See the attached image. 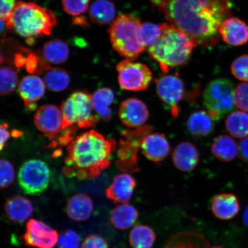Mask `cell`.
Instances as JSON below:
<instances>
[{"label":"cell","mask_w":248,"mask_h":248,"mask_svg":"<svg viewBox=\"0 0 248 248\" xmlns=\"http://www.w3.org/2000/svg\"><path fill=\"white\" fill-rule=\"evenodd\" d=\"M150 1L154 5L159 8L162 6L163 2V0H150Z\"/></svg>","instance_id":"obj_45"},{"label":"cell","mask_w":248,"mask_h":248,"mask_svg":"<svg viewBox=\"0 0 248 248\" xmlns=\"http://www.w3.org/2000/svg\"><path fill=\"white\" fill-rule=\"evenodd\" d=\"M231 71L235 78L248 82V54L235 59L231 65Z\"/></svg>","instance_id":"obj_36"},{"label":"cell","mask_w":248,"mask_h":248,"mask_svg":"<svg viewBox=\"0 0 248 248\" xmlns=\"http://www.w3.org/2000/svg\"><path fill=\"white\" fill-rule=\"evenodd\" d=\"M4 211L11 221L22 223L32 215L33 207L30 200L18 195L8 198L5 203Z\"/></svg>","instance_id":"obj_21"},{"label":"cell","mask_w":248,"mask_h":248,"mask_svg":"<svg viewBox=\"0 0 248 248\" xmlns=\"http://www.w3.org/2000/svg\"><path fill=\"white\" fill-rule=\"evenodd\" d=\"M223 248L222 247H219V246H215V247H213L212 248Z\"/></svg>","instance_id":"obj_46"},{"label":"cell","mask_w":248,"mask_h":248,"mask_svg":"<svg viewBox=\"0 0 248 248\" xmlns=\"http://www.w3.org/2000/svg\"><path fill=\"white\" fill-rule=\"evenodd\" d=\"M18 77L14 70L2 67L0 71V92L2 96L10 94L16 88Z\"/></svg>","instance_id":"obj_34"},{"label":"cell","mask_w":248,"mask_h":248,"mask_svg":"<svg viewBox=\"0 0 248 248\" xmlns=\"http://www.w3.org/2000/svg\"><path fill=\"white\" fill-rule=\"evenodd\" d=\"M0 184L1 188L4 189L14 181L15 172L13 165L9 161L1 159L0 162Z\"/></svg>","instance_id":"obj_38"},{"label":"cell","mask_w":248,"mask_h":248,"mask_svg":"<svg viewBox=\"0 0 248 248\" xmlns=\"http://www.w3.org/2000/svg\"><path fill=\"white\" fill-rule=\"evenodd\" d=\"M172 159L176 169L184 172L191 171L199 163V151L191 142H182L173 150Z\"/></svg>","instance_id":"obj_19"},{"label":"cell","mask_w":248,"mask_h":248,"mask_svg":"<svg viewBox=\"0 0 248 248\" xmlns=\"http://www.w3.org/2000/svg\"><path fill=\"white\" fill-rule=\"evenodd\" d=\"M46 88L49 91L59 92L64 91L70 83V77L67 71L61 68H50L44 76Z\"/></svg>","instance_id":"obj_32"},{"label":"cell","mask_w":248,"mask_h":248,"mask_svg":"<svg viewBox=\"0 0 248 248\" xmlns=\"http://www.w3.org/2000/svg\"><path fill=\"white\" fill-rule=\"evenodd\" d=\"M119 116L122 123L129 128H140L148 119L149 110L143 101L130 98L121 104Z\"/></svg>","instance_id":"obj_14"},{"label":"cell","mask_w":248,"mask_h":248,"mask_svg":"<svg viewBox=\"0 0 248 248\" xmlns=\"http://www.w3.org/2000/svg\"><path fill=\"white\" fill-rule=\"evenodd\" d=\"M215 122L207 111H195L188 117L187 123L188 131L194 136L204 137L213 132Z\"/></svg>","instance_id":"obj_23"},{"label":"cell","mask_w":248,"mask_h":248,"mask_svg":"<svg viewBox=\"0 0 248 248\" xmlns=\"http://www.w3.org/2000/svg\"><path fill=\"white\" fill-rule=\"evenodd\" d=\"M117 142L91 130L79 135L67 147L68 156L62 170L68 178L93 179L109 167Z\"/></svg>","instance_id":"obj_2"},{"label":"cell","mask_w":248,"mask_h":248,"mask_svg":"<svg viewBox=\"0 0 248 248\" xmlns=\"http://www.w3.org/2000/svg\"><path fill=\"white\" fill-rule=\"evenodd\" d=\"M170 24L195 46H215L223 22L232 14L229 0H163L160 7Z\"/></svg>","instance_id":"obj_1"},{"label":"cell","mask_w":248,"mask_h":248,"mask_svg":"<svg viewBox=\"0 0 248 248\" xmlns=\"http://www.w3.org/2000/svg\"><path fill=\"white\" fill-rule=\"evenodd\" d=\"M80 237L76 232L71 230L62 232L59 236L58 248H79Z\"/></svg>","instance_id":"obj_39"},{"label":"cell","mask_w":248,"mask_h":248,"mask_svg":"<svg viewBox=\"0 0 248 248\" xmlns=\"http://www.w3.org/2000/svg\"><path fill=\"white\" fill-rule=\"evenodd\" d=\"M140 148L144 157L154 162L163 160L170 152L168 139L161 133H149L142 140Z\"/></svg>","instance_id":"obj_16"},{"label":"cell","mask_w":248,"mask_h":248,"mask_svg":"<svg viewBox=\"0 0 248 248\" xmlns=\"http://www.w3.org/2000/svg\"><path fill=\"white\" fill-rule=\"evenodd\" d=\"M119 85L126 91L140 92L146 90L153 80V74L145 64L124 60L117 64Z\"/></svg>","instance_id":"obj_10"},{"label":"cell","mask_w":248,"mask_h":248,"mask_svg":"<svg viewBox=\"0 0 248 248\" xmlns=\"http://www.w3.org/2000/svg\"><path fill=\"white\" fill-rule=\"evenodd\" d=\"M243 219L244 224H246L248 228V206L247 207L246 210H245L243 215Z\"/></svg>","instance_id":"obj_44"},{"label":"cell","mask_w":248,"mask_h":248,"mask_svg":"<svg viewBox=\"0 0 248 248\" xmlns=\"http://www.w3.org/2000/svg\"><path fill=\"white\" fill-rule=\"evenodd\" d=\"M162 32L157 42L150 47V57L159 63L164 73L169 68L184 66L190 60L195 46L189 37L177 28L167 23L161 24Z\"/></svg>","instance_id":"obj_3"},{"label":"cell","mask_w":248,"mask_h":248,"mask_svg":"<svg viewBox=\"0 0 248 248\" xmlns=\"http://www.w3.org/2000/svg\"><path fill=\"white\" fill-rule=\"evenodd\" d=\"M57 24L53 12L34 2L18 1L8 22L7 28L18 35L33 41L34 38L50 35Z\"/></svg>","instance_id":"obj_4"},{"label":"cell","mask_w":248,"mask_h":248,"mask_svg":"<svg viewBox=\"0 0 248 248\" xmlns=\"http://www.w3.org/2000/svg\"><path fill=\"white\" fill-rule=\"evenodd\" d=\"M34 123L39 131L49 140L63 131V117L61 109L52 105H45L37 110Z\"/></svg>","instance_id":"obj_13"},{"label":"cell","mask_w":248,"mask_h":248,"mask_svg":"<svg viewBox=\"0 0 248 248\" xmlns=\"http://www.w3.org/2000/svg\"><path fill=\"white\" fill-rule=\"evenodd\" d=\"M238 155L244 162L248 163V138L241 140L238 145Z\"/></svg>","instance_id":"obj_42"},{"label":"cell","mask_w":248,"mask_h":248,"mask_svg":"<svg viewBox=\"0 0 248 248\" xmlns=\"http://www.w3.org/2000/svg\"><path fill=\"white\" fill-rule=\"evenodd\" d=\"M91 0H62L63 11L73 16L85 14L89 9Z\"/></svg>","instance_id":"obj_35"},{"label":"cell","mask_w":248,"mask_h":248,"mask_svg":"<svg viewBox=\"0 0 248 248\" xmlns=\"http://www.w3.org/2000/svg\"><path fill=\"white\" fill-rule=\"evenodd\" d=\"M16 0H0V17L7 24L16 5Z\"/></svg>","instance_id":"obj_40"},{"label":"cell","mask_w":248,"mask_h":248,"mask_svg":"<svg viewBox=\"0 0 248 248\" xmlns=\"http://www.w3.org/2000/svg\"><path fill=\"white\" fill-rule=\"evenodd\" d=\"M151 131V126H144L135 131L123 133L125 140H121L117 161V167L120 170L131 173L138 171V151L141 148L142 140Z\"/></svg>","instance_id":"obj_8"},{"label":"cell","mask_w":248,"mask_h":248,"mask_svg":"<svg viewBox=\"0 0 248 248\" xmlns=\"http://www.w3.org/2000/svg\"><path fill=\"white\" fill-rule=\"evenodd\" d=\"M61 109L63 131L75 125L79 128H89L98 122V117L93 113L92 95L86 92L73 93L62 103Z\"/></svg>","instance_id":"obj_6"},{"label":"cell","mask_w":248,"mask_h":248,"mask_svg":"<svg viewBox=\"0 0 248 248\" xmlns=\"http://www.w3.org/2000/svg\"><path fill=\"white\" fill-rule=\"evenodd\" d=\"M81 248H108L107 242L100 235L92 234L85 238Z\"/></svg>","instance_id":"obj_41"},{"label":"cell","mask_w":248,"mask_h":248,"mask_svg":"<svg viewBox=\"0 0 248 248\" xmlns=\"http://www.w3.org/2000/svg\"><path fill=\"white\" fill-rule=\"evenodd\" d=\"M219 34L229 45L240 46L248 42V27L244 21L237 17L226 18L221 25Z\"/></svg>","instance_id":"obj_18"},{"label":"cell","mask_w":248,"mask_h":248,"mask_svg":"<svg viewBox=\"0 0 248 248\" xmlns=\"http://www.w3.org/2000/svg\"><path fill=\"white\" fill-rule=\"evenodd\" d=\"M234 90L233 83L225 78L214 79L207 85L203 102L207 112L215 121L234 109Z\"/></svg>","instance_id":"obj_7"},{"label":"cell","mask_w":248,"mask_h":248,"mask_svg":"<svg viewBox=\"0 0 248 248\" xmlns=\"http://www.w3.org/2000/svg\"><path fill=\"white\" fill-rule=\"evenodd\" d=\"M114 97L113 92L107 88L99 89L92 95L93 108L98 115L106 122L112 117V111L110 107L113 104Z\"/></svg>","instance_id":"obj_29"},{"label":"cell","mask_w":248,"mask_h":248,"mask_svg":"<svg viewBox=\"0 0 248 248\" xmlns=\"http://www.w3.org/2000/svg\"><path fill=\"white\" fill-rule=\"evenodd\" d=\"M211 150L214 156L221 162H229L235 159L238 154V146L231 136L221 135L214 140Z\"/></svg>","instance_id":"obj_24"},{"label":"cell","mask_w":248,"mask_h":248,"mask_svg":"<svg viewBox=\"0 0 248 248\" xmlns=\"http://www.w3.org/2000/svg\"><path fill=\"white\" fill-rule=\"evenodd\" d=\"M156 93L160 100L170 108L173 117L179 113L178 104L184 98V83L175 75H164L155 80Z\"/></svg>","instance_id":"obj_11"},{"label":"cell","mask_w":248,"mask_h":248,"mask_svg":"<svg viewBox=\"0 0 248 248\" xmlns=\"http://www.w3.org/2000/svg\"><path fill=\"white\" fill-rule=\"evenodd\" d=\"M93 210V201L85 194H75L67 202L66 212L69 218L74 221H86L91 217Z\"/></svg>","instance_id":"obj_22"},{"label":"cell","mask_w":248,"mask_h":248,"mask_svg":"<svg viewBox=\"0 0 248 248\" xmlns=\"http://www.w3.org/2000/svg\"><path fill=\"white\" fill-rule=\"evenodd\" d=\"M45 89L46 85L41 78L35 75L24 77L18 85V93L25 107L31 111L36 110L37 102L44 95Z\"/></svg>","instance_id":"obj_15"},{"label":"cell","mask_w":248,"mask_h":248,"mask_svg":"<svg viewBox=\"0 0 248 248\" xmlns=\"http://www.w3.org/2000/svg\"><path fill=\"white\" fill-rule=\"evenodd\" d=\"M141 25L139 18L122 14L114 20L108 30L113 48L127 60H136L146 48L140 38Z\"/></svg>","instance_id":"obj_5"},{"label":"cell","mask_w":248,"mask_h":248,"mask_svg":"<svg viewBox=\"0 0 248 248\" xmlns=\"http://www.w3.org/2000/svg\"><path fill=\"white\" fill-rule=\"evenodd\" d=\"M136 186L134 178L127 173L115 176L106 190L108 199L114 203H127L131 200Z\"/></svg>","instance_id":"obj_17"},{"label":"cell","mask_w":248,"mask_h":248,"mask_svg":"<svg viewBox=\"0 0 248 248\" xmlns=\"http://www.w3.org/2000/svg\"><path fill=\"white\" fill-rule=\"evenodd\" d=\"M225 127L232 137L244 139L248 136V114L246 111H232L225 121Z\"/></svg>","instance_id":"obj_30"},{"label":"cell","mask_w":248,"mask_h":248,"mask_svg":"<svg viewBox=\"0 0 248 248\" xmlns=\"http://www.w3.org/2000/svg\"><path fill=\"white\" fill-rule=\"evenodd\" d=\"M89 10L92 22L100 26L112 23L116 14L115 6L109 0H95Z\"/></svg>","instance_id":"obj_25"},{"label":"cell","mask_w":248,"mask_h":248,"mask_svg":"<svg viewBox=\"0 0 248 248\" xmlns=\"http://www.w3.org/2000/svg\"><path fill=\"white\" fill-rule=\"evenodd\" d=\"M156 238L153 229L145 225L135 226L129 235V243L133 248H151Z\"/></svg>","instance_id":"obj_31"},{"label":"cell","mask_w":248,"mask_h":248,"mask_svg":"<svg viewBox=\"0 0 248 248\" xmlns=\"http://www.w3.org/2000/svg\"><path fill=\"white\" fill-rule=\"evenodd\" d=\"M213 215L217 218L229 220L237 215L240 210L238 198L231 193H224L216 195L211 203Z\"/></svg>","instance_id":"obj_20"},{"label":"cell","mask_w":248,"mask_h":248,"mask_svg":"<svg viewBox=\"0 0 248 248\" xmlns=\"http://www.w3.org/2000/svg\"><path fill=\"white\" fill-rule=\"evenodd\" d=\"M50 170L46 163L39 159L27 161L21 167L18 181L23 190L28 194L42 193L47 188Z\"/></svg>","instance_id":"obj_9"},{"label":"cell","mask_w":248,"mask_h":248,"mask_svg":"<svg viewBox=\"0 0 248 248\" xmlns=\"http://www.w3.org/2000/svg\"><path fill=\"white\" fill-rule=\"evenodd\" d=\"M42 54L48 63L60 64L64 63L69 58L70 48L63 40L54 39L46 42L43 46Z\"/></svg>","instance_id":"obj_28"},{"label":"cell","mask_w":248,"mask_h":248,"mask_svg":"<svg viewBox=\"0 0 248 248\" xmlns=\"http://www.w3.org/2000/svg\"><path fill=\"white\" fill-rule=\"evenodd\" d=\"M162 32L161 24L144 23L141 24L140 29V38L145 47H150L157 42Z\"/></svg>","instance_id":"obj_33"},{"label":"cell","mask_w":248,"mask_h":248,"mask_svg":"<svg viewBox=\"0 0 248 248\" xmlns=\"http://www.w3.org/2000/svg\"><path fill=\"white\" fill-rule=\"evenodd\" d=\"M139 215L138 210L135 207L128 203H123L111 211L110 221L116 228L126 230L135 224Z\"/></svg>","instance_id":"obj_26"},{"label":"cell","mask_w":248,"mask_h":248,"mask_svg":"<svg viewBox=\"0 0 248 248\" xmlns=\"http://www.w3.org/2000/svg\"><path fill=\"white\" fill-rule=\"evenodd\" d=\"M58 232L39 220L27 222L23 239L27 246L35 248H54L58 244Z\"/></svg>","instance_id":"obj_12"},{"label":"cell","mask_w":248,"mask_h":248,"mask_svg":"<svg viewBox=\"0 0 248 248\" xmlns=\"http://www.w3.org/2000/svg\"><path fill=\"white\" fill-rule=\"evenodd\" d=\"M8 126L7 124H1V150L4 148L6 142L10 137L12 133L8 131Z\"/></svg>","instance_id":"obj_43"},{"label":"cell","mask_w":248,"mask_h":248,"mask_svg":"<svg viewBox=\"0 0 248 248\" xmlns=\"http://www.w3.org/2000/svg\"><path fill=\"white\" fill-rule=\"evenodd\" d=\"M208 240L203 235L190 232H179L170 238L165 248H209Z\"/></svg>","instance_id":"obj_27"},{"label":"cell","mask_w":248,"mask_h":248,"mask_svg":"<svg viewBox=\"0 0 248 248\" xmlns=\"http://www.w3.org/2000/svg\"><path fill=\"white\" fill-rule=\"evenodd\" d=\"M234 104L240 110L248 112V82H242L235 86Z\"/></svg>","instance_id":"obj_37"}]
</instances>
